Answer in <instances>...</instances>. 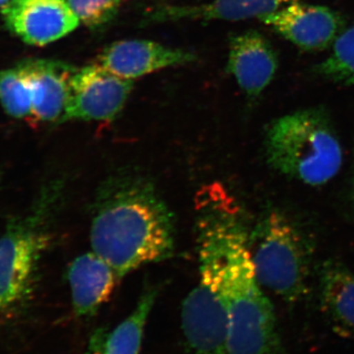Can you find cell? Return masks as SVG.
<instances>
[{
  "mask_svg": "<svg viewBox=\"0 0 354 354\" xmlns=\"http://www.w3.org/2000/svg\"><path fill=\"white\" fill-rule=\"evenodd\" d=\"M293 0H213L196 6H172L158 9L151 15L153 22L176 20L241 21L262 18Z\"/></svg>",
  "mask_w": 354,
  "mask_h": 354,
  "instance_id": "14",
  "label": "cell"
},
{
  "mask_svg": "<svg viewBox=\"0 0 354 354\" xmlns=\"http://www.w3.org/2000/svg\"><path fill=\"white\" fill-rule=\"evenodd\" d=\"M194 55L143 39L116 41L102 51L100 64L121 78L132 79L165 67L187 64Z\"/></svg>",
  "mask_w": 354,
  "mask_h": 354,
  "instance_id": "12",
  "label": "cell"
},
{
  "mask_svg": "<svg viewBox=\"0 0 354 354\" xmlns=\"http://www.w3.org/2000/svg\"><path fill=\"white\" fill-rule=\"evenodd\" d=\"M321 305L339 334L354 337V274L337 261H328L320 274Z\"/></svg>",
  "mask_w": 354,
  "mask_h": 354,
  "instance_id": "15",
  "label": "cell"
},
{
  "mask_svg": "<svg viewBox=\"0 0 354 354\" xmlns=\"http://www.w3.org/2000/svg\"><path fill=\"white\" fill-rule=\"evenodd\" d=\"M279 58L269 39L259 32L247 31L232 39L227 71L251 100L257 99L274 80Z\"/></svg>",
  "mask_w": 354,
  "mask_h": 354,
  "instance_id": "10",
  "label": "cell"
},
{
  "mask_svg": "<svg viewBox=\"0 0 354 354\" xmlns=\"http://www.w3.org/2000/svg\"><path fill=\"white\" fill-rule=\"evenodd\" d=\"M196 208L199 261L213 269L227 302V354H283L274 308L256 279L236 208L216 185L199 193Z\"/></svg>",
  "mask_w": 354,
  "mask_h": 354,
  "instance_id": "1",
  "label": "cell"
},
{
  "mask_svg": "<svg viewBox=\"0 0 354 354\" xmlns=\"http://www.w3.org/2000/svg\"><path fill=\"white\" fill-rule=\"evenodd\" d=\"M72 304L79 317L93 316L108 301L120 278L94 251L78 256L67 271Z\"/></svg>",
  "mask_w": 354,
  "mask_h": 354,
  "instance_id": "13",
  "label": "cell"
},
{
  "mask_svg": "<svg viewBox=\"0 0 354 354\" xmlns=\"http://www.w3.org/2000/svg\"><path fill=\"white\" fill-rule=\"evenodd\" d=\"M10 0H0V7H4L6 6Z\"/></svg>",
  "mask_w": 354,
  "mask_h": 354,
  "instance_id": "21",
  "label": "cell"
},
{
  "mask_svg": "<svg viewBox=\"0 0 354 354\" xmlns=\"http://www.w3.org/2000/svg\"><path fill=\"white\" fill-rule=\"evenodd\" d=\"M315 73L330 82L354 85V26L337 39L330 57L315 66Z\"/></svg>",
  "mask_w": 354,
  "mask_h": 354,
  "instance_id": "17",
  "label": "cell"
},
{
  "mask_svg": "<svg viewBox=\"0 0 354 354\" xmlns=\"http://www.w3.org/2000/svg\"><path fill=\"white\" fill-rule=\"evenodd\" d=\"M268 164L306 185L322 186L342 167V146L322 108L300 109L272 120L265 134Z\"/></svg>",
  "mask_w": 354,
  "mask_h": 354,
  "instance_id": "3",
  "label": "cell"
},
{
  "mask_svg": "<svg viewBox=\"0 0 354 354\" xmlns=\"http://www.w3.org/2000/svg\"><path fill=\"white\" fill-rule=\"evenodd\" d=\"M2 8L7 28L34 46L57 41L80 23L66 0H10Z\"/></svg>",
  "mask_w": 354,
  "mask_h": 354,
  "instance_id": "9",
  "label": "cell"
},
{
  "mask_svg": "<svg viewBox=\"0 0 354 354\" xmlns=\"http://www.w3.org/2000/svg\"><path fill=\"white\" fill-rule=\"evenodd\" d=\"M53 196L46 190L27 213L9 221L0 236V319L13 318L31 301L50 239L46 225Z\"/></svg>",
  "mask_w": 354,
  "mask_h": 354,
  "instance_id": "5",
  "label": "cell"
},
{
  "mask_svg": "<svg viewBox=\"0 0 354 354\" xmlns=\"http://www.w3.org/2000/svg\"><path fill=\"white\" fill-rule=\"evenodd\" d=\"M104 334L101 332L97 333L93 337L92 342H91L90 346H88V351L84 354H100V348H101V344L102 339H104Z\"/></svg>",
  "mask_w": 354,
  "mask_h": 354,
  "instance_id": "20",
  "label": "cell"
},
{
  "mask_svg": "<svg viewBox=\"0 0 354 354\" xmlns=\"http://www.w3.org/2000/svg\"><path fill=\"white\" fill-rule=\"evenodd\" d=\"M0 183H1V172H0Z\"/></svg>",
  "mask_w": 354,
  "mask_h": 354,
  "instance_id": "22",
  "label": "cell"
},
{
  "mask_svg": "<svg viewBox=\"0 0 354 354\" xmlns=\"http://www.w3.org/2000/svg\"><path fill=\"white\" fill-rule=\"evenodd\" d=\"M198 285L181 310V325L188 346L196 354H227L228 311L213 269L199 261Z\"/></svg>",
  "mask_w": 354,
  "mask_h": 354,
  "instance_id": "6",
  "label": "cell"
},
{
  "mask_svg": "<svg viewBox=\"0 0 354 354\" xmlns=\"http://www.w3.org/2000/svg\"><path fill=\"white\" fill-rule=\"evenodd\" d=\"M158 288L149 286L144 291L132 313L104 335L100 354H140L144 333L151 311L157 299Z\"/></svg>",
  "mask_w": 354,
  "mask_h": 354,
  "instance_id": "16",
  "label": "cell"
},
{
  "mask_svg": "<svg viewBox=\"0 0 354 354\" xmlns=\"http://www.w3.org/2000/svg\"><path fill=\"white\" fill-rule=\"evenodd\" d=\"M174 215L145 177L120 174L102 184L91 223V246L120 278L174 254Z\"/></svg>",
  "mask_w": 354,
  "mask_h": 354,
  "instance_id": "2",
  "label": "cell"
},
{
  "mask_svg": "<svg viewBox=\"0 0 354 354\" xmlns=\"http://www.w3.org/2000/svg\"><path fill=\"white\" fill-rule=\"evenodd\" d=\"M132 88V80L111 73L101 64L77 69L70 83L62 122L113 120L124 106Z\"/></svg>",
  "mask_w": 354,
  "mask_h": 354,
  "instance_id": "7",
  "label": "cell"
},
{
  "mask_svg": "<svg viewBox=\"0 0 354 354\" xmlns=\"http://www.w3.org/2000/svg\"><path fill=\"white\" fill-rule=\"evenodd\" d=\"M16 66L32 88V118L43 122L62 123L75 67L50 59L23 60Z\"/></svg>",
  "mask_w": 354,
  "mask_h": 354,
  "instance_id": "11",
  "label": "cell"
},
{
  "mask_svg": "<svg viewBox=\"0 0 354 354\" xmlns=\"http://www.w3.org/2000/svg\"><path fill=\"white\" fill-rule=\"evenodd\" d=\"M283 38L304 50H323L344 32V20L328 7L293 0L260 18Z\"/></svg>",
  "mask_w": 354,
  "mask_h": 354,
  "instance_id": "8",
  "label": "cell"
},
{
  "mask_svg": "<svg viewBox=\"0 0 354 354\" xmlns=\"http://www.w3.org/2000/svg\"><path fill=\"white\" fill-rule=\"evenodd\" d=\"M248 248L262 288L290 304L306 295L312 249L288 216L277 209L265 214L248 235Z\"/></svg>",
  "mask_w": 354,
  "mask_h": 354,
  "instance_id": "4",
  "label": "cell"
},
{
  "mask_svg": "<svg viewBox=\"0 0 354 354\" xmlns=\"http://www.w3.org/2000/svg\"><path fill=\"white\" fill-rule=\"evenodd\" d=\"M83 24L97 28L108 23L118 13L122 0H66Z\"/></svg>",
  "mask_w": 354,
  "mask_h": 354,
  "instance_id": "19",
  "label": "cell"
},
{
  "mask_svg": "<svg viewBox=\"0 0 354 354\" xmlns=\"http://www.w3.org/2000/svg\"><path fill=\"white\" fill-rule=\"evenodd\" d=\"M0 102L14 118L32 116V88L17 66L0 71Z\"/></svg>",
  "mask_w": 354,
  "mask_h": 354,
  "instance_id": "18",
  "label": "cell"
}]
</instances>
